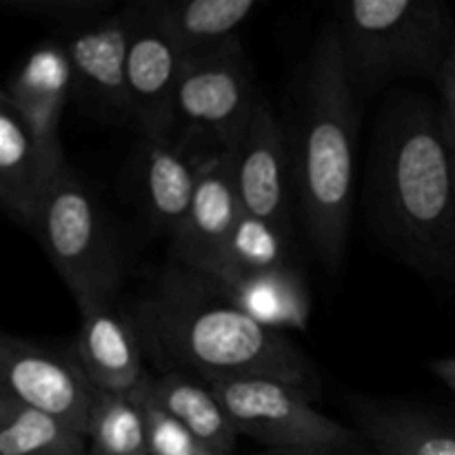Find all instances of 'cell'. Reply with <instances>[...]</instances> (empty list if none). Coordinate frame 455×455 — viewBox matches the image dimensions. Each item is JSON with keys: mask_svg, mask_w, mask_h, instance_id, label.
<instances>
[{"mask_svg": "<svg viewBox=\"0 0 455 455\" xmlns=\"http://www.w3.org/2000/svg\"><path fill=\"white\" fill-rule=\"evenodd\" d=\"M371 187L385 243L411 269L455 284V147L438 102L409 92L387 98Z\"/></svg>", "mask_w": 455, "mask_h": 455, "instance_id": "cell-1", "label": "cell"}, {"mask_svg": "<svg viewBox=\"0 0 455 455\" xmlns=\"http://www.w3.org/2000/svg\"><path fill=\"white\" fill-rule=\"evenodd\" d=\"M145 354L163 373L207 385L229 378H274L318 395L314 364L284 333L260 327L220 296L209 275L187 267L164 271L132 315Z\"/></svg>", "mask_w": 455, "mask_h": 455, "instance_id": "cell-2", "label": "cell"}, {"mask_svg": "<svg viewBox=\"0 0 455 455\" xmlns=\"http://www.w3.org/2000/svg\"><path fill=\"white\" fill-rule=\"evenodd\" d=\"M355 89L333 22L324 25L298 74L289 120L293 198L324 269L336 274L349 243L355 176Z\"/></svg>", "mask_w": 455, "mask_h": 455, "instance_id": "cell-3", "label": "cell"}, {"mask_svg": "<svg viewBox=\"0 0 455 455\" xmlns=\"http://www.w3.org/2000/svg\"><path fill=\"white\" fill-rule=\"evenodd\" d=\"M355 93H376L400 78H438L455 44L440 0H351L333 18Z\"/></svg>", "mask_w": 455, "mask_h": 455, "instance_id": "cell-4", "label": "cell"}, {"mask_svg": "<svg viewBox=\"0 0 455 455\" xmlns=\"http://www.w3.org/2000/svg\"><path fill=\"white\" fill-rule=\"evenodd\" d=\"M78 311L114 302L123 280L118 244L93 191L67 164L29 227Z\"/></svg>", "mask_w": 455, "mask_h": 455, "instance_id": "cell-5", "label": "cell"}, {"mask_svg": "<svg viewBox=\"0 0 455 455\" xmlns=\"http://www.w3.org/2000/svg\"><path fill=\"white\" fill-rule=\"evenodd\" d=\"M260 100L238 38L189 53L176 89V132L209 154L234 151Z\"/></svg>", "mask_w": 455, "mask_h": 455, "instance_id": "cell-6", "label": "cell"}, {"mask_svg": "<svg viewBox=\"0 0 455 455\" xmlns=\"http://www.w3.org/2000/svg\"><path fill=\"white\" fill-rule=\"evenodd\" d=\"M240 435L267 449L340 453L354 434L311 404L314 395L274 378H229L209 385Z\"/></svg>", "mask_w": 455, "mask_h": 455, "instance_id": "cell-7", "label": "cell"}, {"mask_svg": "<svg viewBox=\"0 0 455 455\" xmlns=\"http://www.w3.org/2000/svg\"><path fill=\"white\" fill-rule=\"evenodd\" d=\"M100 394L74 354L47 349L18 336L0 340V395L87 435Z\"/></svg>", "mask_w": 455, "mask_h": 455, "instance_id": "cell-8", "label": "cell"}, {"mask_svg": "<svg viewBox=\"0 0 455 455\" xmlns=\"http://www.w3.org/2000/svg\"><path fill=\"white\" fill-rule=\"evenodd\" d=\"M127 56L129 118L142 136L176 132V89L185 53L156 16L151 3L132 4Z\"/></svg>", "mask_w": 455, "mask_h": 455, "instance_id": "cell-9", "label": "cell"}, {"mask_svg": "<svg viewBox=\"0 0 455 455\" xmlns=\"http://www.w3.org/2000/svg\"><path fill=\"white\" fill-rule=\"evenodd\" d=\"M231 156L243 212L291 229L293 180L287 136L265 100L258 102Z\"/></svg>", "mask_w": 455, "mask_h": 455, "instance_id": "cell-10", "label": "cell"}, {"mask_svg": "<svg viewBox=\"0 0 455 455\" xmlns=\"http://www.w3.org/2000/svg\"><path fill=\"white\" fill-rule=\"evenodd\" d=\"M243 213L234 156L216 151L204 160L189 212L172 235L178 265L198 274H216Z\"/></svg>", "mask_w": 455, "mask_h": 455, "instance_id": "cell-11", "label": "cell"}, {"mask_svg": "<svg viewBox=\"0 0 455 455\" xmlns=\"http://www.w3.org/2000/svg\"><path fill=\"white\" fill-rule=\"evenodd\" d=\"M65 167L60 138L36 133L0 96V203L7 216L29 229Z\"/></svg>", "mask_w": 455, "mask_h": 455, "instance_id": "cell-12", "label": "cell"}, {"mask_svg": "<svg viewBox=\"0 0 455 455\" xmlns=\"http://www.w3.org/2000/svg\"><path fill=\"white\" fill-rule=\"evenodd\" d=\"M76 74V92L107 114L129 116L127 56L132 40L129 7L58 31Z\"/></svg>", "mask_w": 455, "mask_h": 455, "instance_id": "cell-13", "label": "cell"}, {"mask_svg": "<svg viewBox=\"0 0 455 455\" xmlns=\"http://www.w3.org/2000/svg\"><path fill=\"white\" fill-rule=\"evenodd\" d=\"M71 354L98 391L114 395L136 394L149 380L142 367V347L132 315L114 302L80 314V331Z\"/></svg>", "mask_w": 455, "mask_h": 455, "instance_id": "cell-14", "label": "cell"}, {"mask_svg": "<svg viewBox=\"0 0 455 455\" xmlns=\"http://www.w3.org/2000/svg\"><path fill=\"white\" fill-rule=\"evenodd\" d=\"M209 156L178 132L142 136V198L156 229L172 235L180 229Z\"/></svg>", "mask_w": 455, "mask_h": 455, "instance_id": "cell-15", "label": "cell"}, {"mask_svg": "<svg viewBox=\"0 0 455 455\" xmlns=\"http://www.w3.org/2000/svg\"><path fill=\"white\" fill-rule=\"evenodd\" d=\"M74 93V67L62 40L52 36L27 53L0 96L16 107L36 133L58 138L62 109Z\"/></svg>", "mask_w": 455, "mask_h": 455, "instance_id": "cell-16", "label": "cell"}, {"mask_svg": "<svg viewBox=\"0 0 455 455\" xmlns=\"http://www.w3.org/2000/svg\"><path fill=\"white\" fill-rule=\"evenodd\" d=\"M351 411L378 455H455V425L429 409L355 400Z\"/></svg>", "mask_w": 455, "mask_h": 455, "instance_id": "cell-17", "label": "cell"}, {"mask_svg": "<svg viewBox=\"0 0 455 455\" xmlns=\"http://www.w3.org/2000/svg\"><path fill=\"white\" fill-rule=\"evenodd\" d=\"M213 287L235 309L275 333L305 331L311 318V293L300 267L240 278H212Z\"/></svg>", "mask_w": 455, "mask_h": 455, "instance_id": "cell-18", "label": "cell"}, {"mask_svg": "<svg viewBox=\"0 0 455 455\" xmlns=\"http://www.w3.org/2000/svg\"><path fill=\"white\" fill-rule=\"evenodd\" d=\"M149 398L173 420L180 422L209 451L216 455L234 453L240 434L207 382L185 373H160L151 376Z\"/></svg>", "mask_w": 455, "mask_h": 455, "instance_id": "cell-19", "label": "cell"}, {"mask_svg": "<svg viewBox=\"0 0 455 455\" xmlns=\"http://www.w3.org/2000/svg\"><path fill=\"white\" fill-rule=\"evenodd\" d=\"M185 56L235 38L238 27L256 12V0H156L151 3Z\"/></svg>", "mask_w": 455, "mask_h": 455, "instance_id": "cell-20", "label": "cell"}, {"mask_svg": "<svg viewBox=\"0 0 455 455\" xmlns=\"http://www.w3.org/2000/svg\"><path fill=\"white\" fill-rule=\"evenodd\" d=\"M291 229L243 213L212 278H240L293 267ZM207 275V274H204Z\"/></svg>", "mask_w": 455, "mask_h": 455, "instance_id": "cell-21", "label": "cell"}, {"mask_svg": "<svg viewBox=\"0 0 455 455\" xmlns=\"http://www.w3.org/2000/svg\"><path fill=\"white\" fill-rule=\"evenodd\" d=\"M0 455H89V438L0 395Z\"/></svg>", "mask_w": 455, "mask_h": 455, "instance_id": "cell-22", "label": "cell"}, {"mask_svg": "<svg viewBox=\"0 0 455 455\" xmlns=\"http://www.w3.org/2000/svg\"><path fill=\"white\" fill-rule=\"evenodd\" d=\"M145 387L129 395L100 394L89 431V455H151L145 420Z\"/></svg>", "mask_w": 455, "mask_h": 455, "instance_id": "cell-23", "label": "cell"}, {"mask_svg": "<svg viewBox=\"0 0 455 455\" xmlns=\"http://www.w3.org/2000/svg\"><path fill=\"white\" fill-rule=\"evenodd\" d=\"M145 420L151 455H216L149 398V382L145 387Z\"/></svg>", "mask_w": 455, "mask_h": 455, "instance_id": "cell-24", "label": "cell"}, {"mask_svg": "<svg viewBox=\"0 0 455 455\" xmlns=\"http://www.w3.org/2000/svg\"><path fill=\"white\" fill-rule=\"evenodd\" d=\"M3 4L13 13L58 22L62 29V27L107 16L111 0H3Z\"/></svg>", "mask_w": 455, "mask_h": 455, "instance_id": "cell-25", "label": "cell"}, {"mask_svg": "<svg viewBox=\"0 0 455 455\" xmlns=\"http://www.w3.org/2000/svg\"><path fill=\"white\" fill-rule=\"evenodd\" d=\"M435 80L440 87V109H443L444 124H447V132L455 147V47Z\"/></svg>", "mask_w": 455, "mask_h": 455, "instance_id": "cell-26", "label": "cell"}, {"mask_svg": "<svg viewBox=\"0 0 455 455\" xmlns=\"http://www.w3.org/2000/svg\"><path fill=\"white\" fill-rule=\"evenodd\" d=\"M435 378H438L443 385H447L449 389L455 394V355H447V358H440L431 364Z\"/></svg>", "mask_w": 455, "mask_h": 455, "instance_id": "cell-27", "label": "cell"}, {"mask_svg": "<svg viewBox=\"0 0 455 455\" xmlns=\"http://www.w3.org/2000/svg\"><path fill=\"white\" fill-rule=\"evenodd\" d=\"M260 455H333V453H314V451H283V449H267Z\"/></svg>", "mask_w": 455, "mask_h": 455, "instance_id": "cell-28", "label": "cell"}]
</instances>
